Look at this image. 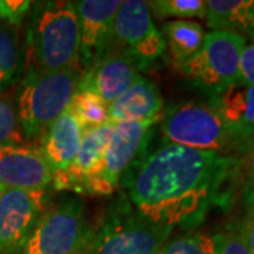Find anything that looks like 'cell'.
Instances as JSON below:
<instances>
[{
  "mask_svg": "<svg viewBox=\"0 0 254 254\" xmlns=\"http://www.w3.org/2000/svg\"><path fill=\"white\" fill-rule=\"evenodd\" d=\"M245 158L164 143L123 178L131 206L151 222L195 229L213 206L227 208Z\"/></svg>",
  "mask_w": 254,
  "mask_h": 254,
  "instance_id": "6da1fadb",
  "label": "cell"
},
{
  "mask_svg": "<svg viewBox=\"0 0 254 254\" xmlns=\"http://www.w3.org/2000/svg\"><path fill=\"white\" fill-rule=\"evenodd\" d=\"M161 133L165 143L200 151L242 158L249 151L229 128L210 99L188 100L170 106L161 115Z\"/></svg>",
  "mask_w": 254,
  "mask_h": 254,
  "instance_id": "7a4b0ae2",
  "label": "cell"
},
{
  "mask_svg": "<svg viewBox=\"0 0 254 254\" xmlns=\"http://www.w3.org/2000/svg\"><path fill=\"white\" fill-rule=\"evenodd\" d=\"M28 41L43 71L82 69L75 1H44L34 7Z\"/></svg>",
  "mask_w": 254,
  "mask_h": 254,
  "instance_id": "3957f363",
  "label": "cell"
},
{
  "mask_svg": "<svg viewBox=\"0 0 254 254\" xmlns=\"http://www.w3.org/2000/svg\"><path fill=\"white\" fill-rule=\"evenodd\" d=\"M82 69L43 71L31 68L18 92L17 119L21 133L41 137L68 109L78 89Z\"/></svg>",
  "mask_w": 254,
  "mask_h": 254,
  "instance_id": "277c9868",
  "label": "cell"
},
{
  "mask_svg": "<svg viewBox=\"0 0 254 254\" xmlns=\"http://www.w3.org/2000/svg\"><path fill=\"white\" fill-rule=\"evenodd\" d=\"M174 229L151 222L123 202L112 208L99 229L91 233L86 254H157Z\"/></svg>",
  "mask_w": 254,
  "mask_h": 254,
  "instance_id": "5b68a950",
  "label": "cell"
},
{
  "mask_svg": "<svg viewBox=\"0 0 254 254\" xmlns=\"http://www.w3.org/2000/svg\"><path fill=\"white\" fill-rule=\"evenodd\" d=\"M245 37L227 31H209L196 54L177 69L196 89L213 98L240 82V57Z\"/></svg>",
  "mask_w": 254,
  "mask_h": 254,
  "instance_id": "8992f818",
  "label": "cell"
},
{
  "mask_svg": "<svg viewBox=\"0 0 254 254\" xmlns=\"http://www.w3.org/2000/svg\"><path fill=\"white\" fill-rule=\"evenodd\" d=\"M81 199H64L46 209L21 254H81L91 239Z\"/></svg>",
  "mask_w": 254,
  "mask_h": 254,
  "instance_id": "52a82bcc",
  "label": "cell"
},
{
  "mask_svg": "<svg viewBox=\"0 0 254 254\" xmlns=\"http://www.w3.org/2000/svg\"><path fill=\"white\" fill-rule=\"evenodd\" d=\"M161 118L147 122H125L112 125L109 144L105 151L99 174L92 180L85 193L110 195L123 178L147 153V145Z\"/></svg>",
  "mask_w": 254,
  "mask_h": 254,
  "instance_id": "ba28073f",
  "label": "cell"
},
{
  "mask_svg": "<svg viewBox=\"0 0 254 254\" xmlns=\"http://www.w3.org/2000/svg\"><path fill=\"white\" fill-rule=\"evenodd\" d=\"M113 44L130 55L141 69L165 53L163 34L155 26L147 1H122L115 20Z\"/></svg>",
  "mask_w": 254,
  "mask_h": 254,
  "instance_id": "9c48e42d",
  "label": "cell"
},
{
  "mask_svg": "<svg viewBox=\"0 0 254 254\" xmlns=\"http://www.w3.org/2000/svg\"><path fill=\"white\" fill-rule=\"evenodd\" d=\"M47 190H6L0 196V254H21L47 208Z\"/></svg>",
  "mask_w": 254,
  "mask_h": 254,
  "instance_id": "30bf717a",
  "label": "cell"
},
{
  "mask_svg": "<svg viewBox=\"0 0 254 254\" xmlns=\"http://www.w3.org/2000/svg\"><path fill=\"white\" fill-rule=\"evenodd\" d=\"M120 4V0L75 1L79 20V58L83 69L89 68L113 47L115 20Z\"/></svg>",
  "mask_w": 254,
  "mask_h": 254,
  "instance_id": "8fae6325",
  "label": "cell"
},
{
  "mask_svg": "<svg viewBox=\"0 0 254 254\" xmlns=\"http://www.w3.org/2000/svg\"><path fill=\"white\" fill-rule=\"evenodd\" d=\"M140 65L122 50L110 48L89 68L83 69L78 88L99 95L108 105L126 92L141 75Z\"/></svg>",
  "mask_w": 254,
  "mask_h": 254,
  "instance_id": "7c38bea8",
  "label": "cell"
},
{
  "mask_svg": "<svg viewBox=\"0 0 254 254\" xmlns=\"http://www.w3.org/2000/svg\"><path fill=\"white\" fill-rule=\"evenodd\" d=\"M53 177L40 148L21 144L0 147V185L6 190H47Z\"/></svg>",
  "mask_w": 254,
  "mask_h": 254,
  "instance_id": "4fadbf2b",
  "label": "cell"
},
{
  "mask_svg": "<svg viewBox=\"0 0 254 254\" xmlns=\"http://www.w3.org/2000/svg\"><path fill=\"white\" fill-rule=\"evenodd\" d=\"M112 123L85 130L79 150L72 164L61 173H55L53 182L60 190H72L85 192L88 184L96 178L105 151L109 144Z\"/></svg>",
  "mask_w": 254,
  "mask_h": 254,
  "instance_id": "5bb4252c",
  "label": "cell"
},
{
  "mask_svg": "<svg viewBox=\"0 0 254 254\" xmlns=\"http://www.w3.org/2000/svg\"><path fill=\"white\" fill-rule=\"evenodd\" d=\"M164 99L155 82L140 75L133 85L109 105L108 122H147L161 118Z\"/></svg>",
  "mask_w": 254,
  "mask_h": 254,
  "instance_id": "9a60e30c",
  "label": "cell"
},
{
  "mask_svg": "<svg viewBox=\"0 0 254 254\" xmlns=\"http://www.w3.org/2000/svg\"><path fill=\"white\" fill-rule=\"evenodd\" d=\"M83 128L69 109L64 112L41 136V153L53 173L65 171L79 150Z\"/></svg>",
  "mask_w": 254,
  "mask_h": 254,
  "instance_id": "2e32d148",
  "label": "cell"
},
{
  "mask_svg": "<svg viewBox=\"0 0 254 254\" xmlns=\"http://www.w3.org/2000/svg\"><path fill=\"white\" fill-rule=\"evenodd\" d=\"M210 100L237 140L249 148L254 137V85L237 82Z\"/></svg>",
  "mask_w": 254,
  "mask_h": 254,
  "instance_id": "e0dca14e",
  "label": "cell"
},
{
  "mask_svg": "<svg viewBox=\"0 0 254 254\" xmlns=\"http://www.w3.org/2000/svg\"><path fill=\"white\" fill-rule=\"evenodd\" d=\"M206 24L254 40V0H208Z\"/></svg>",
  "mask_w": 254,
  "mask_h": 254,
  "instance_id": "ac0fdd59",
  "label": "cell"
},
{
  "mask_svg": "<svg viewBox=\"0 0 254 254\" xmlns=\"http://www.w3.org/2000/svg\"><path fill=\"white\" fill-rule=\"evenodd\" d=\"M165 51L171 55L175 66L190 61L203 46L205 30L192 20H171L161 26Z\"/></svg>",
  "mask_w": 254,
  "mask_h": 254,
  "instance_id": "d6986e66",
  "label": "cell"
},
{
  "mask_svg": "<svg viewBox=\"0 0 254 254\" xmlns=\"http://www.w3.org/2000/svg\"><path fill=\"white\" fill-rule=\"evenodd\" d=\"M78 123L85 130L103 126L109 118V105L99 95L88 89H76L68 106Z\"/></svg>",
  "mask_w": 254,
  "mask_h": 254,
  "instance_id": "ffe728a7",
  "label": "cell"
},
{
  "mask_svg": "<svg viewBox=\"0 0 254 254\" xmlns=\"http://www.w3.org/2000/svg\"><path fill=\"white\" fill-rule=\"evenodd\" d=\"M20 71V46L13 26L0 21V91L9 88Z\"/></svg>",
  "mask_w": 254,
  "mask_h": 254,
  "instance_id": "44dd1931",
  "label": "cell"
},
{
  "mask_svg": "<svg viewBox=\"0 0 254 254\" xmlns=\"http://www.w3.org/2000/svg\"><path fill=\"white\" fill-rule=\"evenodd\" d=\"M153 18L164 20L177 17L178 20H188L192 17H206L205 0H153L147 1Z\"/></svg>",
  "mask_w": 254,
  "mask_h": 254,
  "instance_id": "7402d4cb",
  "label": "cell"
},
{
  "mask_svg": "<svg viewBox=\"0 0 254 254\" xmlns=\"http://www.w3.org/2000/svg\"><path fill=\"white\" fill-rule=\"evenodd\" d=\"M157 254H215V240L206 233L192 232L167 240Z\"/></svg>",
  "mask_w": 254,
  "mask_h": 254,
  "instance_id": "603a6c76",
  "label": "cell"
},
{
  "mask_svg": "<svg viewBox=\"0 0 254 254\" xmlns=\"http://www.w3.org/2000/svg\"><path fill=\"white\" fill-rule=\"evenodd\" d=\"M215 254H252L239 223L227 225L222 232L213 235Z\"/></svg>",
  "mask_w": 254,
  "mask_h": 254,
  "instance_id": "cb8c5ba5",
  "label": "cell"
},
{
  "mask_svg": "<svg viewBox=\"0 0 254 254\" xmlns=\"http://www.w3.org/2000/svg\"><path fill=\"white\" fill-rule=\"evenodd\" d=\"M23 133L18 125L17 112L7 100L0 99V147L20 144Z\"/></svg>",
  "mask_w": 254,
  "mask_h": 254,
  "instance_id": "d4e9b609",
  "label": "cell"
},
{
  "mask_svg": "<svg viewBox=\"0 0 254 254\" xmlns=\"http://www.w3.org/2000/svg\"><path fill=\"white\" fill-rule=\"evenodd\" d=\"M240 195L246 209L254 208V137L245 157Z\"/></svg>",
  "mask_w": 254,
  "mask_h": 254,
  "instance_id": "484cf974",
  "label": "cell"
},
{
  "mask_svg": "<svg viewBox=\"0 0 254 254\" xmlns=\"http://www.w3.org/2000/svg\"><path fill=\"white\" fill-rule=\"evenodd\" d=\"M33 7L28 0H0V21L10 26H18Z\"/></svg>",
  "mask_w": 254,
  "mask_h": 254,
  "instance_id": "4316f807",
  "label": "cell"
},
{
  "mask_svg": "<svg viewBox=\"0 0 254 254\" xmlns=\"http://www.w3.org/2000/svg\"><path fill=\"white\" fill-rule=\"evenodd\" d=\"M240 82L254 85V41L246 44L240 57Z\"/></svg>",
  "mask_w": 254,
  "mask_h": 254,
  "instance_id": "83f0119b",
  "label": "cell"
},
{
  "mask_svg": "<svg viewBox=\"0 0 254 254\" xmlns=\"http://www.w3.org/2000/svg\"><path fill=\"white\" fill-rule=\"evenodd\" d=\"M252 254H254V208L246 209V215L239 223Z\"/></svg>",
  "mask_w": 254,
  "mask_h": 254,
  "instance_id": "f1b7e54d",
  "label": "cell"
},
{
  "mask_svg": "<svg viewBox=\"0 0 254 254\" xmlns=\"http://www.w3.org/2000/svg\"><path fill=\"white\" fill-rule=\"evenodd\" d=\"M4 190H6V188H4L3 185H0V196L3 195V192H4Z\"/></svg>",
  "mask_w": 254,
  "mask_h": 254,
  "instance_id": "f546056e",
  "label": "cell"
},
{
  "mask_svg": "<svg viewBox=\"0 0 254 254\" xmlns=\"http://www.w3.org/2000/svg\"><path fill=\"white\" fill-rule=\"evenodd\" d=\"M81 254H86V249H85V250H83V252H82Z\"/></svg>",
  "mask_w": 254,
  "mask_h": 254,
  "instance_id": "4dcf8cb0",
  "label": "cell"
}]
</instances>
